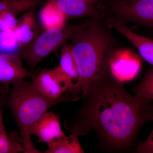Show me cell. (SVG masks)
<instances>
[{
  "label": "cell",
  "mask_w": 153,
  "mask_h": 153,
  "mask_svg": "<svg viewBox=\"0 0 153 153\" xmlns=\"http://www.w3.org/2000/svg\"><path fill=\"white\" fill-rule=\"evenodd\" d=\"M83 97L76 114L64 121L65 128L79 137L93 131L111 149H128L141 128L153 120V100L130 94L109 68L89 86Z\"/></svg>",
  "instance_id": "cell-1"
},
{
  "label": "cell",
  "mask_w": 153,
  "mask_h": 153,
  "mask_svg": "<svg viewBox=\"0 0 153 153\" xmlns=\"http://www.w3.org/2000/svg\"><path fill=\"white\" fill-rule=\"evenodd\" d=\"M78 136L72 133L68 137L66 135L55 138L47 143L48 149L45 153H84L79 143Z\"/></svg>",
  "instance_id": "cell-15"
},
{
  "label": "cell",
  "mask_w": 153,
  "mask_h": 153,
  "mask_svg": "<svg viewBox=\"0 0 153 153\" xmlns=\"http://www.w3.org/2000/svg\"><path fill=\"white\" fill-rule=\"evenodd\" d=\"M86 25L65 26L61 29H49L38 35L30 44L21 48L19 56L33 70L53 51L63 46L68 38Z\"/></svg>",
  "instance_id": "cell-4"
},
{
  "label": "cell",
  "mask_w": 153,
  "mask_h": 153,
  "mask_svg": "<svg viewBox=\"0 0 153 153\" xmlns=\"http://www.w3.org/2000/svg\"><path fill=\"white\" fill-rule=\"evenodd\" d=\"M14 33L20 48L30 44L38 35L35 9L29 10L18 21Z\"/></svg>",
  "instance_id": "cell-13"
},
{
  "label": "cell",
  "mask_w": 153,
  "mask_h": 153,
  "mask_svg": "<svg viewBox=\"0 0 153 153\" xmlns=\"http://www.w3.org/2000/svg\"><path fill=\"white\" fill-rule=\"evenodd\" d=\"M136 94L153 99V69L151 70L140 82L134 88Z\"/></svg>",
  "instance_id": "cell-18"
},
{
  "label": "cell",
  "mask_w": 153,
  "mask_h": 153,
  "mask_svg": "<svg viewBox=\"0 0 153 153\" xmlns=\"http://www.w3.org/2000/svg\"><path fill=\"white\" fill-rule=\"evenodd\" d=\"M1 104L0 102V133H2L6 131L3 123V114Z\"/></svg>",
  "instance_id": "cell-21"
},
{
  "label": "cell",
  "mask_w": 153,
  "mask_h": 153,
  "mask_svg": "<svg viewBox=\"0 0 153 153\" xmlns=\"http://www.w3.org/2000/svg\"><path fill=\"white\" fill-rule=\"evenodd\" d=\"M86 1H90L91 0H86Z\"/></svg>",
  "instance_id": "cell-23"
},
{
  "label": "cell",
  "mask_w": 153,
  "mask_h": 153,
  "mask_svg": "<svg viewBox=\"0 0 153 153\" xmlns=\"http://www.w3.org/2000/svg\"><path fill=\"white\" fill-rule=\"evenodd\" d=\"M22 60L16 54H0V83L4 87H9L31 76V73L23 66Z\"/></svg>",
  "instance_id": "cell-8"
},
{
  "label": "cell",
  "mask_w": 153,
  "mask_h": 153,
  "mask_svg": "<svg viewBox=\"0 0 153 153\" xmlns=\"http://www.w3.org/2000/svg\"><path fill=\"white\" fill-rule=\"evenodd\" d=\"M112 10L119 16L153 25V0H118L111 4Z\"/></svg>",
  "instance_id": "cell-7"
},
{
  "label": "cell",
  "mask_w": 153,
  "mask_h": 153,
  "mask_svg": "<svg viewBox=\"0 0 153 153\" xmlns=\"http://www.w3.org/2000/svg\"><path fill=\"white\" fill-rule=\"evenodd\" d=\"M110 25L131 42L146 61L153 66V40L134 33L122 22L113 19L109 20Z\"/></svg>",
  "instance_id": "cell-10"
},
{
  "label": "cell",
  "mask_w": 153,
  "mask_h": 153,
  "mask_svg": "<svg viewBox=\"0 0 153 153\" xmlns=\"http://www.w3.org/2000/svg\"><path fill=\"white\" fill-rule=\"evenodd\" d=\"M21 143L13 138H10L7 131L0 133V153H24L25 149Z\"/></svg>",
  "instance_id": "cell-17"
},
{
  "label": "cell",
  "mask_w": 153,
  "mask_h": 153,
  "mask_svg": "<svg viewBox=\"0 0 153 153\" xmlns=\"http://www.w3.org/2000/svg\"><path fill=\"white\" fill-rule=\"evenodd\" d=\"M1 1H3V0H1Z\"/></svg>",
  "instance_id": "cell-24"
},
{
  "label": "cell",
  "mask_w": 153,
  "mask_h": 153,
  "mask_svg": "<svg viewBox=\"0 0 153 153\" xmlns=\"http://www.w3.org/2000/svg\"><path fill=\"white\" fill-rule=\"evenodd\" d=\"M140 68L139 57L131 50L123 49L113 52L110 57V71L121 82L133 79L138 74Z\"/></svg>",
  "instance_id": "cell-6"
},
{
  "label": "cell",
  "mask_w": 153,
  "mask_h": 153,
  "mask_svg": "<svg viewBox=\"0 0 153 153\" xmlns=\"http://www.w3.org/2000/svg\"><path fill=\"white\" fill-rule=\"evenodd\" d=\"M60 63L55 67L60 74L70 82L72 93L78 99V95L81 93L79 84V75L76 65L71 52V45L65 43L62 46Z\"/></svg>",
  "instance_id": "cell-11"
},
{
  "label": "cell",
  "mask_w": 153,
  "mask_h": 153,
  "mask_svg": "<svg viewBox=\"0 0 153 153\" xmlns=\"http://www.w3.org/2000/svg\"><path fill=\"white\" fill-rule=\"evenodd\" d=\"M5 102L19 127L25 153H41L31 139V126L44 113L55 105L73 100L66 94L57 99L48 98L40 93L31 82L25 79L4 87Z\"/></svg>",
  "instance_id": "cell-3"
},
{
  "label": "cell",
  "mask_w": 153,
  "mask_h": 153,
  "mask_svg": "<svg viewBox=\"0 0 153 153\" xmlns=\"http://www.w3.org/2000/svg\"><path fill=\"white\" fill-rule=\"evenodd\" d=\"M71 38V52L76 64L82 95L109 68L113 52L109 36L97 25L86 24Z\"/></svg>",
  "instance_id": "cell-2"
},
{
  "label": "cell",
  "mask_w": 153,
  "mask_h": 153,
  "mask_svg": "<svg viewBox=\"0 0 153 153\" xmlns=\"http://www.w3.org/2000/svg\"><path fill=\"white\" fill-rule=\"evenodd\" d=\"M18 21L16 16L9 12L0 13V30H14L17 27Z\"/></svg>",
  "instance_id": "cell-19"
},
{
  "label": "cell",
  "mask_w": 153,
  "mask_h": 153,
  "mask_svg": "<svg viewBox=\"0 0 153 153\" xmlns=\"http://www.w3.org/2000/svg\"><path fill=\"white\" fill-rule=\"evenodd\" d=\"M67 19L98 17L99 13L86 0H52Z\"/></svg>",
  "instance_id": "cell-12"
},
{
  "label": "cell",
  "mask_w": 153,
  "mask_h": 153,
  "mask_svg": "<svg viewBox=\"0 0 153 153\" xmlns=\"http://www.w3.org/2000/svg\"><path fill=\"white\" fill-rule=\"evenodd\" d=\"M42 0H3L0 1V13L9 12L15 16L35 9Z\"/></svg>",
  "instance_id": "cell-16"
},
{
  "label": "cell",
  "mask_w": 153,
  "mask_h": 153,
  "mask_svg": "<svg viewBox=\"0 0 153 153\" xmlns=\"http://www.w3.org/2000/svg\"><path fill=\"white\" fill-rule=\"evenodd\" d=\"M31 83L40 93L48 98H59L65 93L73 97L70 82L56 68L42 69L33 76Z\"/></svg>",
  "instance_id": "cell-5"
},
{
  "label": "cell",
  "mask_w": 153,
  "mask_h": 153,
  "mask_svg": "<svg viewBox=\"0 0 153 153\" xmlns=\"http://www.w3.org/2000/svg\"><path fill=\"white\" fill-rule=\"evenodd\" d=\"M60 118L59 115L46 111L31 126L30 135L37 136L39 142L47 144L55 138L65 136Z\"/></svg>",
  "instance_id": "cell-9"
},
{
  "label": "cell",
  "mask_w": 153,
  "mask_h": 153,
  "mask_svg": "<svg viewBox=\"0 0 153 153\" xmlns=\"http://www.w3.org/2000/svg\"><path fill=\"white\" fill-rule=\"evenodd\" d=\"M66 19L52 0H47L40 13V19L45 30L63 28L66 26Z\"/></svg>",
  "instance_id": "cell-14"
},
{
  "label": "cell",
  "mask_w": 153,
  "mask_h": 153,
  "mask_svg": "<svg viewBox=\"0 0 153 153\" xmlns=\"http://www.w3.org/2000/svg\"><path fill=\"white\" fill-rule=\"evenodd\" d=\"M136 151L139 153H153V129L149 137L138 145Z\"/></svg>",
  "instance_id": "cell-20"
},
{
  "label": "cell",
  "mask_w": 153,
  "mask_h": 153,
  "mask_svg": "<svg viewBox=\"0 0 153 153\" xmlns=\"http://www.w3.org/2000/svg\"><path fill=\"white\" fill-rule=\"evenodd\" d=\"M118 1V0H112V1Z\"/></svg>",
  "instance_id": "cell-22"
}]
</instances>
